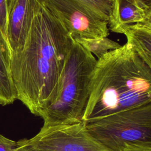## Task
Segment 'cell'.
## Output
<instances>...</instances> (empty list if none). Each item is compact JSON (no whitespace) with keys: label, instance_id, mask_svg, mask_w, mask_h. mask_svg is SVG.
Returning <instances> with one entry per match:
<instances>
[{"label":"cell","instance_id":"1","mask_svg":"<svg viewBox=\"0 0 151 151\" xmlns=\"http://www.w3.org/2000/svg\"><path fill=\"white\" fill-rule=\"evenodd\" d=\"M73 38L44 0H41L22 50L11 55L17 99L33 114L55 98Z\"/></svg>","mask_w":151,"mask_h":151},{"label":"cell","instance_id":"2","mask_svg":"<svg viewBox=\"0 0 151 151\" xmlns=\"http://www.w3.org/2000/svg\"><path fill=\"white\" fill-rule=\"evenodd\" d=\"M151 103V67L127 42L97 59L84 122Z\"/></svg>","mask_w":151,"mask_h":151},{"label":"cell","instance_id":"3","mask_svg":"<svg viewBox=\"0 0 151 151\" xmlns=\"http://www.w3.org/2000/svg\"><path fill=\"white\" fill-rule=\"evenodd\" d=\"M96 61L91 53L73 39L57 96L40 114L42 127L82 121Z\"/></svg>","mask_w":151,"mask_h":151},{"label":"cell","instance_id":"4","mask_svg":"<svg viewBox=\"0 0 151 151\" xmlns=\"http://www.w3.org/2000/svg\"><path fill=\"white\" fill-rule=\"evenodd\" d=\"M89 133L109 151L131 144L151 145V103L84 122Z\"/></svg>","mask_w":151,"mask_h":151},{"label":"cell","instance_id":"5","mask_svg":"<svg viewBox=\"0 0 151 151\" xmlns=\"http://www.w3.org/2000/svg\"><path fill=\"white\" fill-rule=\"evenodd\" d=\"M25 143L40 151H109L92 137L83 121L42 127Z\"/></svg>","mask_w":151,"mask_h":151},{"label":"cell","instance_id":"6","mask_svg":"<svg viewBox=\"0 0 151 151\" xmlns=\"http://www.w3.org/2000/svg\"><path fill=\"white\" fill-rule=\"evenodd\" d=\"M41 0H17L10 11L6 38L11 55L20 52L25 44Z\"/></svg>","mask_w":151,"mask_h":151},{"label":"cell","instance_id":"7","mask_svg":"<svg viewBox=\"0 0 151 151\" xmlns=\"http://www.w3.org/2000/svg\"><path fill=\"white\" fill-rule=\"evenodd\" d=\"M151 22V7L142 0H113L108 21L113 32L124 25Z\"/></svg>","mask_w":151,"mask_h":151},{"label":"cell","instance_id":"8","mask_svg":"<svg viewBox=\"0 0 151 151\" xmlns=\"http://www.w3.org/2000/svg\"><path fill=\"white\" fill-rule=\"evenodd\" d=\"M115 32L124 34L127 43L151 67V22L122 26Z\"/></svg>","mask_w":151,"mask_h":151},{"label":"cell","instance_id":"9","mask_svg":"<svg viewBox=\"0 0 151 151\" xmlns=\"http://www.w3.org/2000/svg\"><path fill=\"white\" fill-rule=\"evenodd\" d=\"M11 50L0 30V105L12 103L17 94L11 72Z\"/></svg>","mask_w":151,"mask_h":151},{"label":"cell","instance_id":"10","mask_svg":"<svg viewBox=\"0 0 151 151\" xmlns=\"http://www.w3.org/2000/svg\"><path fill=\"white\" fill-rule=\"evenodd\" d=\"M74 40L93 55H95L97 59L107 52L121 47L120 44L109 39L107 37L97 38H77Z\"/></svg>","mask_w":151,"mask_h":151},{"label":"cell","instance_id":"11","mask_svg":"<svg viewBox=\"0 0 151 151\" xmlns=\"http://www.w3.org/2000/svg\"><path fill=\"white\" fill-rule=\"evenodd\" d=\"M80 4L97 17L109 21L113 0H70Z\"/></svg>","mask_w":151,"mask_h":151},{"label":"cell","instance_id":"12","mask_svg":"<svg viewBox=\"0 0 151 151\" xmlns=\"http://www.w3.org/2000/svg\"><path fill=\"white\" fill-rule=\"evenodd\" d=\"M10 0H0V30L6 38V24Z\"/></svg>","mask_w":151,"mask_h":151},{"label":"cell","instance_id":"13","mask_svg":"<svg viewBox=\"0 0 151 151\" xmlns=\"http://www.w3.org/2000/svg\"><path fill=\"white\" fill-rule=\"evenodd\" d=\"M19 146L20 140H12L0 134V151H17Z\"/></svg>","mask_w":151,"mask_h":151},{"label":"cell","instance_id":"14","mask_svg":"<svg viewBox=\"0 0 151 151\" xmlns=\"http://www.w3.org/2000/svg\"><path fill=\"white\" fill-rule=\"evenodd\" d=\"M123 151H151V145L131 144L125 146Z\"/></svg>","mask_w":151,"mask_h":151},{"label":"cell","instance_id":"15","mask_svg":"<svg viewBox=\"0 0 151 151\" xmlns=\"http://www.w3.org/2000/svg\"><path fill=\"white\" fill-rule=\"evenodd\" d=\"M17 151H40L36 150L25 143V139L20 140V146L18 147Z\"/></svg>","mask_w":151,"mask_h":151},{"label":"cell","instance_id":"16","mask_svg":"<svg viewBox=\"0 0 151 151\" xmlns=\"http://www.w3.org/2000/svg\"><path fill=\"white\" fill-rule=\"evenodd\" d=\"M17 1V0H10V2H9V13L10 12V11L11 10V9L12 8L14 5L15 4V2ZM8 13V14H9Z\"/></svg>","mask_w":151,"mask_h":151},{"label":"cell","instance_id":"17","mask_svg":"<svg viewBox=\"0 0 151 151\" xmlns=\"http://www.w3.org/2000/svg\"><path fill=\"white\" fill-rule=\"evenodd\" d=\"M147 5L151 7V0H142Z\"/></svg>","mask_w":151,"mask_h":151}]
</instances>
